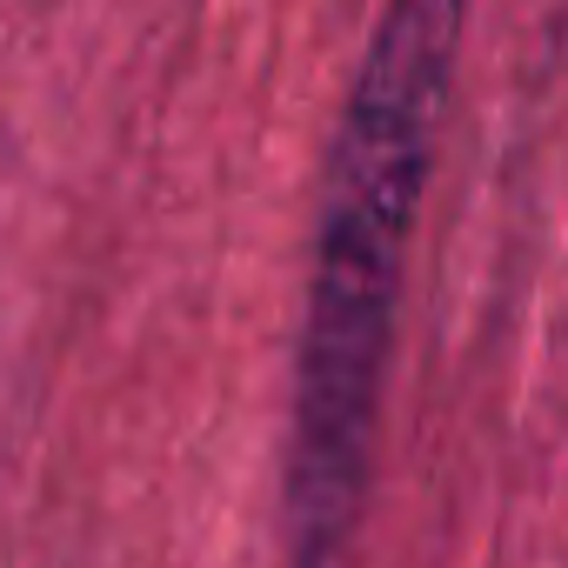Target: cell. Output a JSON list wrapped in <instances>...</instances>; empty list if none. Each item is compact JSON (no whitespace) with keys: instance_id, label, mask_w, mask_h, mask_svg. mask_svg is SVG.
<instances>
[{"instance_id":"cell-1","label":"cell","mask_w":568,"mask_h":568,"mask_svg":"<svg viewBox=\"0 0 568 568\" xmlns=\"http://www.w3.org/2000/svg\"><path fill=\"white\" fill-rule=\"evenodd\" d=\"M462 21L468 0H382L328 141L295 355L288 568H342L362 521L402 267L455 88Z\"/></svg>"}]
</instances>
